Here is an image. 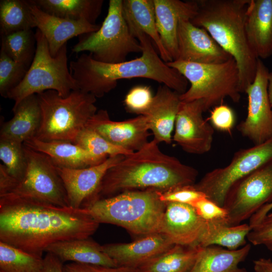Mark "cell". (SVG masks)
Listing matches in <instances>:
<instances>
[{"instance_id": "cell-46", "label": "cell", "mask_w": 272, "mask_h": 272, "mask_svg": "<svg viewBox=\"0 0 272 272\" xmlns=\"http://www.w3.org/2000/svg\"><path fill=\"white\" fill-rule=\"evenodd\" d=\"M272 210V201L260 208L249 219L248 225L250 229L258 224Z\"/></svg>"}, {"instance_id": "cell-47", "label": "cell", "mask_w": 272, "mask_h": 272, "mask_svg": "<svg viewBox=\"0 0 272 272\" xmlns=\"http://www.w3.org/2000/svg\"><path fill=\"white\" fill-rule=\"evenodd\" d=\"M255 272H272V260L260 258L253 262Z\"/></svg>"}, {"instance_id": "cell-7", "label": "cell", "mask_w": 272, "mask_h": 272, "mask_svg": "<svg viewBox=\"0 0 272 272\" xmlns=\"http://www.w3.org/2000/svg\"><path fill=\"white\" fill-rule=\"evenodd\" d=\"M166 63L190 83V87L180 95L181 101L201 100L205 111L222 104L226 98L235 103L239 102L242 92L239 71L233 57L218 63H198L181 60Z\"/></svg>"}, {"instance_id": "cell-14", "label": "cell", "mask_w": 272, "mask_h": 272, "mask_svg": "<svg viewBox=\"0 0 272 272\" xmlns=\"http://www.w3.org/2000/svg\"><path fill=\"white\" fill-rule=\"evenodd\" d=\"M205 112L201 100L181 102L172 140L186 153L201 155L212 148L214 129L203 118Z\"/></svg>"}, {"instance_id": "cell-20", "label": "cell", "mask_w": 272, "mask_h": 272, "mask_svg": "<svg viewBox=\"0 0 272 272\" xmlns=\"http://www.w3.org/2000/svg\"><path fill=\"white\" fill-rule=\"evenodd\" d=\"M28 1L35 27L45 38L52 56H55L69 40L95 32L100 27L83 19L75 21L50 15Z\"/></svg>"}, {"instance_id": "cell-10", "label": "cell", "mask_w": 272, "mask_h": 272, "mask_svg": "<svg viewBox=\"0 0 272 272\" xmlns=\"http://www.w3.org/2000/svg\"><path fill=\"white\" fill-rule=\"evenodd\" d=\"M272 160V137L265 142L236 152L227 166L207 173L193 186L223 207L231 187L238 181Z\"/></svg>"}, {"instance_id": "cell-27", "label": "cell", "mask_w": 272, "mask_h": 272, "mask_svg": "<svg viewBox=\"0 0 272 272\" xmlns=\"http://www.w3.org/2000/svg\"><path fill=\"white\" fill-rule=\"evenodd\" d=\"M45 252L54 254L62 263L71 261L109 267L118 266L103 251L102 245L90 238L59 241L49 245Z\"/></svg>"}, {"instance_id": "cell-43", "label": "cell", "mask_w": 272, "mask_h": 272, "mask_svg": "<svg viewBox=\"0 0 272 272\" xmlns=\"http://www.w3.org/2000/svg\"><path fill=\"white\" fill-rule=\"evenodd\" d=\"M63 270L64 272H140L138 268L128 266L109 267L76 262L65 264Z\"/></svg>"}, {"instance_id": "cell-16", "label": "cell", "mask_w": 272, "mask_h": 272, "mask_svg": "<svg viewBox=\"0 0 272 272\" xmlns=\"http://www.w3.org/2000/svg\"><path fill=\"white\" fill-rule=\"evenodd\" d=\"M177 60L198 63H218L232 57L205 29L181 19L178 26Z\"/></svg>"}, {"instance_id": "cell-23", "label": "cell", "mask_w": 272, "mask_h": 272, "mask_svg": "<svg viewBox=\"0 0 272 272\" xmlns=\"http://www.w3.org/2000/svg\"><path fill=\"white\" fill-rule=\"evenodd\" d=\"M249 46L259 59L272 55V0H250L246 18Z\"/></svg>"}, {"instance_id": "cell-37", "label": "cell", "mask_w": 272, "mask_h": 272, "mask_svg": "<svg viewBox=\"0 0 272 272\" xmlns=\"http://www.w3.org/2000/svg\"><path fill=\"white\" fill-rule=\"evenodd\" d=\"M29 66L16 62L2 50L0 51V94L7 98L8 93L24 78Z\"/></svg>"}, {"instance_id": "cell-18", "label": "cell", "mask_w": 272, "mask_h": 272, "mask_svg": "<svg viewBox=\"0 0 272 272\" xmlns=\"http://www.w3.org/2000/svg\"><path fill=\"white\" fill-rule=\"evenodd\" d=\"M206 223L192 206L167 202L160 233L166 235L175 245L199 246Z\"/></svg>"}, {"instance_id": "cell-3", "label": "cell", "mask_w": 272, "mask_h": 272, "mask_svg": "<svg viewBox=\"0 0 272 272\" xmlns=\"http://www.w3.org/2000/svg\"><path fill=\"white\" fill-rule=\"evenodd\" d=\"M135 37L142 47V55L129 61L109 63L82 53L69 63L71 74L79 90L101 98L116 88L118 80L143 78L166 85L180 94L187 90L188 81L178 71L169 66L155 50L151 39L138 33Z\"/></svg>"}, {"instance_id": "cell-17", "label": "cell", "mask_w": 272, "mask_h": 272, "mask_svg": "<svg viewBox=\"0 0 272 272\" xmlns=\"http://www.w3.org/2000/svg\"><path fill=\"white\" fill-rule=\"evenodd\" d=\"M124 156H111L100 164L84 168L69 169L56 166L66 192L70 207L83 208L95 194L107 171Z\"/></svg>"}, {"instance_id": "cell-24", "label": "cell", "mask_w": 272, "mask_h": 272, "mask_svg": "<svg viewBox=\"0 0 272 272\" xmlns=\"http://www.w3.org/2000/svg\"><path fill=\"white\" fill-rule=\"evenodd\" d=\"M13 117L4 123L0 131V140L24 144L35 138L40 129L42 114L37 94L30 95L13 108Z\"/></svg>"}, {"instance_id": "cell-22", "label": "cell", "mask_w": 272, "mask_h": 272, "mask_svg": "<svg viewBox=\"0 0 272 272\" xmlns=\"http://www.w3.org/2000/svg\"><path fill=\"white\" fill-rule=\"evenodd\" d=\"M180 95L166 85H160L149 108L142 114L158 144H170L173 141L172 132L181 102Z\"/></svg>"}, {"instance_id": "cell-5", "label": "cell", "mask_w": 272, "mask_h": 272, "mask_svg": "<svg viewBox=\"0 0 272 272\" xmlns=\"http://www.w3.org/2000/svg\"><path fill=\"white\" fill-rule=\"evenodd\" d=\"M166 206L157 190L146 189L126 191L96 199L84 208L99 224L116 225L144 236L160 233Z\"/></svg>"}, {"instance_id": "cell-41", "label": "cell", "mask_w": 272, "mask_h": 272, "mask_svg": "<svg viewBox=\"0 0 272 272\" xmlns=\"http://www.w3.org/2000/svg\"><path fill=\"white\" fill-rule=\"evenodd\" d=\"M209 119L214 128L229 133L235 124V116L231 107L221 104L211 110Z\"/></svg>"}, {"instance_id": "cell-26", "label": "cell", "mask_w": 272, "mask_h": 272, "mask_svg": "<svg viewBox=\"0 0 272 272\" xmlns=\"http://www.w3.org/2000/svg\"><path fill=\"white\" fill-rule=\"evenodd\" d=\"M24 145L47 155L57 167L80 169L103 162L78 145L68 142H45L35 138L25 142Z\"/></svg>"}, {"instance_id": "cell-8", "label": "cell", "mask_w": 272, "mask_h": 272, "mask_svg": "<svg viewBox=\"0 0 272 272\" xmlns=\"http://www.w3.org/2000/svg\"><path fill=\"white\" fill-rule=\"evenodd\" d=\"M35 36L36 49L31 65L22 82L7 95V98L15 101L14 105L30 95L48 90L66 97L79 90L68 66L66 44L52 56L45 38L37 29Z\"/></svg>"}, {"instance_id": "cell-33", "label": "cell", "mask_w": 272, "mask_h": 272, "mask_svg": "<svg viewBox=\"0 0 272 272\" xmlns=\"http://www.w3.org/2000/svg\"><path fill=\"white\" fill-rule=\"evenodd\" d=\"M36 49L35 33L32 29L1 36V49L14 61L30 66Z\"/></svg>"}, {"instance_id": "cell-1", "label": "cell", "mask_w": 272, "mask_h": 272, "mask_svg": "<svg viewBox=\"0 0 272 272\" xmlns=\"http://www.w3.org/2000/svg\"><path fill=\"white\" fill-rule=\"evenodd\" d=\"M99 225L86 208L0 196V241L39 257L54 243L89 238Z\"/></svg>"}, {"instance_id": "cell-28", "label": "cell", "mask_w": 272, "mask_h": 272, "mask_svg": "<svg viewBox=\"0 0 272 272\" xmlns=\"http://www.w3.org/2000/svg\"><path fill=\"white\" fill-rule=\"evenodd\" d=\"M250 249L249 244L235 250L201 246L189 272H248L239 265L246 259Z\"/></svg>"}, {"instance_id": "cell-6", "label": "cell", "mask_w": 272, "mask_h": 272, "mask_svg": "<svg viewBox=\"0 0 272 272\" xmlns=\"http://www.w3.org/2000/svg\"><path fill=\"white\" fill-rule=\"evenodd\" d=\"M37 95L42 119L35 138L42 141L75 143L89 120L97 111L96 98L80 90L73 91L66 97L54 90Z\"/></svg>"}, {"instance_id": "cell-40", "label": "cell", "mask_w": 272, "mask_h": 272, "mask_svg": "<svg viewBox=\"0 0 272 272\" xmlns=\"http://www.w3.org/2000/svg\"><path fill=\"white\" fill-rule=\"evenodd\" d=\"M247 239L253 245L264 246L272 252V212L251 229Z\"/></svg>"}, {"instance_id": "cell-15", "label": "cell", "mask_w": 272, "mask_h": 272, "mask_svg": "<svg viewBox=\"0 0 272 272\" xmlns=\"http://www.w3.org/2000/svg\"><path fill=\"white\" fill-rule=\"evenodd\" d=\"M86 126L111 144L131 152L138 151L146 145L150 135L145 116L139 115L123 121H113L104 109L98 110Z\"/></svg>"}, {"instance_id": "cell-48", "label": "cell", "mask_w": 272, "mask_h": 272, "mask_svg": "<svg viewBox=\"0 0 272 272\" xmlns=\"http://www.w3.org/2000/svg\"><path fill=\"white\" fill-rule=\"evenodd\" d=\"M267 93L269 102L272 108V71L268 75Z\"/></svg>"}, {"instance_id": "cell-42", "label": "cell", "mask_w": 272, "mask_h": 272, "mask_svg": "<svg viewBox=\"0 0 272 272\" xmlns=\"http://www.w3.org/2000/svg\"><path fill=\"white\" fill-rule=\"evenodd\" d=\"M198 215L206 221L226 219V210L207 197L197 201L193 206Z\"/></svg>"}, {"instance_id": "cell-39", "label": "cell", "mask_w": 272, "mask_h": 272, "mask_svg": "<svg viewBox=\"0 0 272 272\" xmlns=\"http://www.w3.org/2000/svg\"><path fill=\"white\" fill-rule=\"evenodd\" d=\"M157 191L160 199L164 202H178L193 207L198 200L206 197L205 195L196 190L192 185L174 188L166 191Z\"/></svg>"}, {"instance_id": "cell-45", "label": "cell", "mask_w": 272, "mask_h": 272, "mask_svg": "<svg viewBox=\"0 0 272 272\" xmlns=\"http://www.w3.org/2000/svg\"><path fill=\"white\" fill-rule=\"evenodd\" d=\"M60 260L54 254L47 252L43 258V265L41 272H64Z\"/></svg>"}, {"instance_id": "cell-38", "label": "cell", "mask_w": 272, "mask_h": 272, "mask_svg": "<svg viewBox=\"0 0 272 272\" xmlns=\"http://www.w3.org/2000/svg\"><path fill=\"white\" fill-rule=\"evenodd\" d=\"M153 97L149 86H135L126 94L123 103L127 112L142 115L149 108Z\"/></svg>"}, {"instance_id": "cell-44", "label": "cell", "mask_w": 272, "mask_h": 272, "mask_svg": "<svg viewBox=\"0 0 272 272\" xmlns=\"http://www.w3.org/2000/svg\"><path fill=\"white\" fill-rule=\"evenodd\" d=\"M17 180L8 172L3 164H0V196L11 192L16 186Z\"/></svg>"}, {"instance_id": "cell-4", "label": "cell", "mask_w": 272, "mask_h": 272, "mask_svg": "<svg viewBox=\"0 0 272 272\" xmlns=\"http://www.w3.org/2000/svg\"><path fill=\"white\" fill-rule=\"evenodd\" d=\"M198 12L190 20L207 30L236 61L242 93L254 79L258 58L247 38L245 23L250 0H198Z\"/></svg>"}, {"instance_id": "cell-36", "label": "cell", "mask_w": 272, "mask_h": 272, "mask_svg": "<svg viewBox=\"0 0 272 272\" xmlns=\"http://www.w3.org/2000/svg\"><path fill=\"white\" fill-rule=\"evenodd\" d=\"M0 159L8 173L17 181L23 178L27 168L23 143L0 140Z\"/></svg>"}, {"instance_id": "cell-30", "label": "cell", "mask_w": 272, "mask_h": 272, "mask_svg": "<svg viewBox=\"0 0 272 272\" xmlns=\"http://www.w3.org/2000/svg\"><path fill=\"white\" fill-rule=\"evenodd\" d=\"M251 229L247 224L229 225L226 219L206 221L198 245H219L235 250L246 245V238Z\"/></svg>"}, {"instance_id": "cell-32", "label": "cell", "mask_w": 272, "mask_h": 272, "mask_svg": "<svg viewBox=\"0 0 272 272\" xmlns=\"http://www.w3.org/2000/svg\"><path fill=\"white\" fill-rule=\"evenodd\" d=\"M34 27L29 1H0L1 36Z\"/></svg>"}, {"instance_id": "cell-21", "label": "cell", "mask_w": 272, "mask_h": 272, "mask_svg": "<svg viewBox=\"0 0 272 272\" xmlns=\"http://www.w3.org/2000/svg\"><path fill=\"white\" fill-rule=\"evenodd\" d=\"M174 245L164 234L156 233L130 243L107 244L102 248L118 266L138 268Z\"/></svg>"}, {"instance_id": "cell-2", "label": "cell", "mask_w": 272, "mask_h": 272, "mask_svg": "<svg viewBox=\"0 0 272 272\" xmlns=\"http://www.w3.org/2000/svg\"><path fill=\"white\" fill-rule=\"evenodd\" d=\"M153 140L142 148L125 156L103 177L93 200L126 191H160L195 183L198 171L175 157L163 153Z\"/></svg>"}, {"instance_id": "cell-31", "label": "cell", "mask_w": 272, "mask_h": 272, "mask_svg": "<svg viewBox=\"0 0 272 272\" xmlns=\"http://www.w3.org/2000/svg\"><path fill=\"white\" fill-rule=\"evenodd\" d=\"M200 247L175 244L140 266L138 269L140 272H189Z\"/></svg>"}, {"instance_id": "cell-13", "label": "cell", "mask_w": 272, "mask_h": 272, "mask_svg": "<svg viewBox=\"0 0 272 272\" xmlns=\"http://www.w3.org/2000/svg\"><path fill=\"white\" fill-rule=\"evenodd\" d=\"M268 73L267 67L258 59L254 79L245 92L248 99L247 116L237 126L242 135L254 145L272 137V108L267 93Z\"/></svg>"}, {"instance_id": "cell-29", "label": "cell", "mask_w": 272, "mask_h": 272, "mask_svg": "<svg viewBox=\"0 0 272 272\" xmlns=\"http://www.w3.org/2000/svg\"><path fill=\"white\" fill-rule=\"evenodd\" d=\"M44 12L72 20L85 19L96 24L103 0H29Z\"/></svg>"}, {"instance_id": "cell-9", "label": "cell", "mask_w": 272, "mask_h": 272, "mask_svg": "<svg viewBox=\"0 0 272 272\" xmlns=\"http://www.w3.org/2000/svg\"><path fill=\"white\" fill-rule=\"evenodd\" d=\"M72 51H88L94 59L109 63L124 62L129 54L142 52L141 43L130 33L123 16L122 0L109 1L99 29L80 35Z\"/></svg>"}, {"instance_id": "cell-12", "label": "cell", "mask_w": 272, "mask_h": 272, "mask_svg": "<svg viewBox=\"0 0 272 272\" xmlns=\"http://www.w3.org/2000/svg\"><path fill=\"white\" fill-rule=\"evenodd\" d=\"M272 201V160L236 182L230 188L223 208L226 222L237 225Z\"/></svg>"}, {"instance_id": "cell-11", "label": "cell", "mask_w": 272, "mask_h": 272, "mask_svg": "<svg viewBox=\"0 0 272 272\" xmlns=\"http://www.w3.org/2000/svg\"><path fill=\"white\" fill-rule=\"evenodd\" d=\"M24 146L27 160L25 174L6 195L70 207L63 182L51 159L43 153Z\"/></svg>"}, {"instance_id": "cell-35", "label": "cell", "mask_w": 272, "mask_h": 272, "mask_svg": "<svg viewBox=\"0 0 272 272\" xmlns=\"http://www.w3.org/2000/svg\"><path fill=\"white\" fill-rule=\"evenodd\" d=\"M74 144L88 151L102 162L111 156H127L133 152L111 144L87 126L79 134Z\"/></svg>"}, {"instance_id": "cell-25", "label": "cell", "mask_w": 272, "mask_h": 272, "mask_svg": "<svg viewBox=\"0 0 272 272\" xmlns=\"http://www.w3.org/2000/svg\"><path fill=\"white\" fill-rule=\"evenodd\" d=\"M122 13L133 37L138 33L146 34L155 44L164 61H173L164 47L157 30L153 0H122Z\"/></svg>"}, {"instance_id": "cell-19", "label": "cell", "mask_w": 272, "mask_h": 272, "mask_svg": "<svg viewBox=\"0 0 272 272\" xmlns=\"http://www.w3.org/2000/svg\"><path fill=\"white\" fill-rule=\"evenodd\" d=\"M156 22L162 43L172 60L178 59L177 29L181 19L191 20L197 14V1L153 0Z\"/></svg>"}, {"instance_id": "cell-34", "label": "cell", "mask_w": 272, "mask_h": 272, "mask_svg": "<svg viewBox=\"0 0 272 272\" xmlns=\"http://www.w3.org/2000/svg\"><path fill=\"white\" fill-rule=\"evenodd\" d=\"M43 258L0 241V272H41Z\"/></svg>"}]
</instances>
